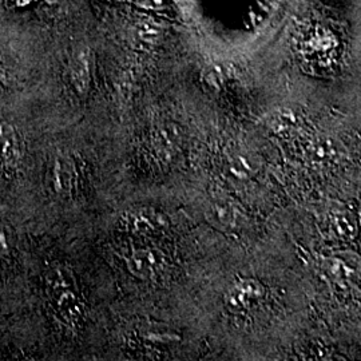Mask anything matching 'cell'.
I'll list each match as a JSON object with an SVG mask.
<instances>
[{
	"mask_svg": "<svg viewBox=\"0 0 361 361\" xmlns=\"http://www.w3.org/2000/svg\"><path fill=\"white\" fill-rule=\"evenodd\" d=\"M129 271L138 279H154L165 269V256L157 249H140L130 255L128 259Z\"/></svg>",
	"mask_w": 361,
	"mask_h": 361,
	"instance_id": "1",
	"label": "cell"
},
{
	"mask_svg": "<svg viewBox=\"0 0 361 361\" xmlns=\"http://www.w3.org/2000/svg\"><path fill=\"white\" fill-rule=\"evenodd\" d=\"M77 169L71 157L66 154L56 155L51 168L52 190L61 197L71 193L75 183Z\"/></svg>",
	"mask_w": 361,
	"mask_h": 361,
	"instance_id": "2",
	"label": "cell"
},
{
	"mask_svg": "<svg viewBox=\"0 0 361 361\" xmlns=\"http://www.w3.org/2000/svg\"><path fill=\"white\" fill-rule=\"evenodd\" d=\"M92 78V54L89 49H82L74 54L70 62V79L78 94L89 92Z\"/></svg>",
	"mask_w": 361,
	"mask_h": 361,
	"instance_id": "3",
	"label": "cell"
},
{
	"mask_svg": "<svg viewBox=\"0 0 361 361\" xmlns=\"http://www.w3.org/2000/svg\"><path fill=\"white\" fill-rule=\"evenodd\" d=\"M54 310L67 325L75 326L83 316V307L78 296L77 289H67L50 296Z\"/></svg>",
	"mask_w": 361,
	"mask_h": 361,
	"instance_id": "4",
	"label": "cell"
},
{
	"mask_svg": "<svg viewBox=\"0 0 361 361\" xmlns=\"http://www.w3.org/2000/svg\"><path fill=\"white\" fill-rule=\"evenodd\" d=\"M265 295V289L261 283L253 279L241 280L233 286L228 295V305L232 310H241L250 307L253 302L261 300Z\"/></svg>",
	"mask_w": 361,
	"mask_h": 361,
	"instance_id": "5",
	"label": "cell"
},
{
	"mask_svg": "<svg viewBox=\"0 0 361 361\" xmlns=\"http://www.w3.org/2000/svg\"><path fill=\"white\" fill-rule=\"evenodd\" d=\"M44 284L49 296L67 289H77V283L73 271L65 265H55L44 276Z\"/></svg>",
	"mask_w": 361,
	"mask_h": 361,
	"instance_id": "6",
	"label": "cell"
},
{
	"mask_svg": "<svg viewBox=\"0 0 361 361\" xmlns=\"http://www.w3.org/2000/svg\"><path fill=\"white\" fill-rule=\"evenodd\" d=\"M166 219L155 212H138L130 214L129 225L133 232L138 234H152L165 228Z\"/></svg>",
	"mask_w": 361,
	"mask_h": 361,
	"instance_id": "7",
	"label": "cell"
},
{
	"mask_svg": "<svg viewBox=\"0 0 361 361\" xmlns=\"http://www.w3.org/2000/svg\"><path fill=\"white\" fill-rule=\"evenodd\" d=\"M18 138L11 125L0 122V161L13 165L18 157Z\"/></svg>",
	"mask_w": 361,
	"mask_h": 361,
	"instance_id": "8",
	"label": "cell"
},
{
	"mask_svg": "<svg viewBox=\"0 0 361 361\" xmlns=\"http://www.w3.org/2000/svg\"><path fill=\"white\" fill-rule=\"evenodd\" d=\"M325 271L329 274L332 281H335L336 285H341L344 289L355 277V271L345 262L336 258H331L325 262Z\"/></svg>",
	"mask_w": 361,
	"mask_h": 361,
	"instance_id": "9",
	"label": "cell"
},
{
	"mask_svg": "<svg viewBox=\"0 0 361 361\" xmlns=\"http://www.w3.org/2000/svg\"><path fill=\"white\" fill-rule=\"evenodd\" d=\"M334 222V229L336 233L343 237V238H352L356 233L355 229V224L345 216V214H336L332 219Z\"/></svg>",
	"mask_w": 361,
	"mask_h": 361,
	"instance_id": "10",
	"label": "cell"
},
{
	"mask_svg": "<svg viewBox=\"0 0 361 361\" xmlns=\"http://www.w3.org/2000/svg\"><path fill=\"white\" fill-rule=\"evenodd\" d=\"M205 85L210 90L219 91L224 85V73L219 66H212L204 73Z\"/></svg>",
	"mask_w": 361,
	"mask_h": 361,
	"instance_id": "11",
	"label": "cell"
},
{
	"mask_svg": "<svg viewBox=\"0 0 361 361\" xmlns=\"http://www.w3.org/2000/svg\"><path fill=\"white\" fill-rule=\"evenodd\" d=\"M229 171L232 173L235 178L240 180H245L250 176V166L247 164L245 158L243 157H237L231 161L229 164Z\"/></svg>",
	"mask_w": 361,
	"mask_h": 361,
	"instance_id": "12",
	"label": "cell"
},
{
	"mask_svg": "<svg viewBox=\"0 0 361 361\" xmlns=\"http://www.w3.org/2000/svg\"><path fill=\"white\" fill-rule=\"evenodd\" d=\"M214 217L219 219L221 224H225V225H231L234 219V213H233L232 207H229L228 204H224V202H217L214 207Z\"/></svg>",
	"mask_w": 361,
	"mask_h": 361,
	"instance_id": "13",
	"label": "cell"
},
{
	"mask_svg": "<svg viewBox=\"0 0 361 361\" xmlns=\"http://www.w3.org/2000/svg\"><path fill=\"white\" fill-rule=\"evenodd\" d=\"M145 338H147L149 341L152 343H173L176 340H180L178 336H176V334H169V332H157V331H150V332H146L143 335Z\"/></svg>",
	"mask_w": 361,
	"mask_h": 361,
	"instance_id": "14",
	"label": "cell"
},
{
	"mask_svg": "<svg viewBox=\"0 0 361 361\" xmlns=\"http://www.w3.org/2000/svg\"><path fill=\"white\" fill-rule=\"evenodd\" d=\"M138 7L146 10H162L166 6V0H133Z\"/></svg>",
	"mask_w": 361,
	"mask_h": 361,
	"instance_id": "15",
	"label": "cell"
},
{
	"mask_svg": "<svg viewBox=\"0 0 361 361\" xmlns=\"http://www.w3.org/2000/svg\"><path fill=\"white\" fill-rule=\"evenodd\" d=\"M8 250V240L7 234L0 228V253H4Z\"/></svg>",
	"mask_w": 361,
	"mask_h": 361,
	"instance_id": "16",
	"label": "cell"
},
{
	"mask_svg": "<svg viewBox=\"0 0 361 361\" xmlns=\"http://www.w3.org/2000/svg\"><path fill=\"white\" fill-rule=\"evenodd\" d=\"M3 78V68H1V66H0V79Z\"/></svg>",
	"mask_w": 361,
	"mask_h": 361,
	"instance_id": "17",
	"label": "cell"
}]
</instances>
